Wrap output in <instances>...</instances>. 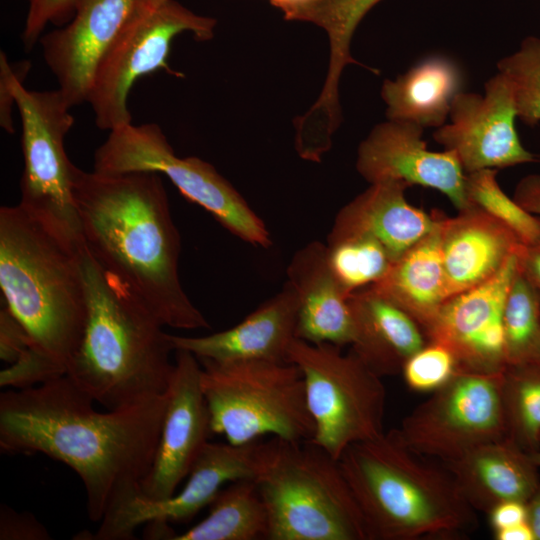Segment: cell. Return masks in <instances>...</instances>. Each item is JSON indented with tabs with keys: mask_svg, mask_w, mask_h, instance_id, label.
Here are the masks:
<instances>
[{
	"mask_svg": "<svg viewBox=\"0 0 540 540\" xmlns=\"http://www.w3.org/2000/svg\"><path fill=\"white\" fill-rule=\"evenodd\" d=\"M67 375L0 394V448L42 453L81 479L91 521L139 492L158 445L164 394L99 412Z\"/></svg>",
	"mask_w": 540,
	"mask_h": 540,
	"instance_id": "6da1fadb",
	"label": "cell"
},
{
	"mask_svg": "<svg viewBox=\"0 0 540 540\" xmlns=\"http://www.w3.org/2000/svg\"><path fill=\"white\" fill-rule=\"evenodd\" d=\"M73 195L82 241L105 270L164 326L209 328L180 282L181 238L160 174H103L74 165Z\"/></svg>",
	"mask_w": 540,
	"mask_h": 540,
	"instance_id": "7a4b0ae2",
	"label": "cell"
},
{
	"mask_svg": "<svg viewBox=\"0 0 540 540\" xmlns=\"http://www.w3.org/2000/svg\"><path fill=\"white\" fill-rule=\"evenodd\" d=\"M79 257L87 315L66 375L107 409L166 393L175 364L164 324L82 242Z\"/></svg>",
	"mask_w": 540,
	"mask_h": 540,
	"instance_id": "3957f363",
	"label": "cell"
},
{
	"mask_svg": "<svg viewBox=\"0 0 540 540\" xmlns=\"http://www.w3.org/2000/svg\"><path fill=\"white\" fill-rule=\"evenodd\" d=\"M338 463L369 540L459 539L478 526L448 468L409 449L395 429L350 445Z\"/></svg>",
	"mask_w": 540,
	"mask_h": 540,
	"instance_id": "277c9868",
	"label": "cell"
},
{
	"mask_svg": "<svg viewBox=\"0 0 540 540\" xmlns=\"http://www.w3.org/2000/svg\"><path fill=\"white\" fill-rule=\"evenodd\" d=\"M79 245L19 204L0 208V288L32 346L66 368L85 329L87 302Z\"/></svg>",
	"mask_w": 540,
	"mask_h": 540,
	"instance_id": "5b68a950",
	"label": "cell"
},
{
	"mask_svg": "<svg viewBox=\"0 0 540 540\" xmlns=\"http://www.w3.org/2000/svg\"><path fill=\"white\" fill-rule=\"evenodd\" d=\"M28 60L10 63L0 53V125L15 131L12 106L21 120L24 170L19 205L64 240L81 244V228L73 195V168L64 140L74 124L71 105L61 91L29 90L24 79Z\"/></svg>",
	"mask_w": 540,
	"mask_h": 540,
	"instance_id": "8992f818",
	"label": "cell"
},
{
	"mask_svg": "<svg viewBox=\"0 0 540 540\" xmlns=\"http://www.w3.org/2000/svg\"><path fill=\"white\" fill-rule=\"evenodd\" d=\"M265 503L267 540H369L338 460L309 441H266L255 479Z\"/></svg>",
	"mask_w": 540,
	"mask_h": 540,
	"instance_id": "52a82bcc",
	"label": "cell"
},
{
	"mask_svg": "<svg viewBox=\"0 0 540 540\" xmlns=\"http://www.w3.org/2000/svg\"><path fill=\"white\" fill-rule=\"evenodd\" d=\"M198 360L211 433L223 435L235 445L267 434L290 441L312 440L315 425L304 379L295 364Z\"/></svg>",
	"mask_w": 540,
	"mask_h": 540,
	"instance_id": "ba28073f",
	"label": "cell"
},
{
	"mask_svg": "<svg viewBox=\"0 0 540 540\" xmlns=\"http://www.w3.org/2000/svg\"><path fill=\"white\" fill-rule=\"evenodd\" d=\"M287 361L302 373L306 402L315 425L312 442L338 460L352 444L384 431L386 390L377 374L350 350L296 338Z\"/></svg>",
	"mask_w": 540,
	"mask_h": 540,
	"instance_id": "9c48e42d",
	"label": "cell"
},
{
	"mask_svg": "<svg viewBox=\"0 0 540 540\" xmlns=\"http://www.w3.org/2000/svg\"><path fill=\"white\" fill-rule=\"evenodd\" d=\"M217 20L196 14L176 0H140L100 58L88 91L96 126L108 132L132 123L128 95L141 77L159 70L181 77L168 65L172 41L189 32L196 40L214 37Z\"/></svg>",
	"mask_w": 540,
	"mask_h": 540,
	"instance_id": "30bf717a",
	"label": "cell"
},
{
	"mask_svg": "<svg viewBox=\"0 0 540 540\" xmlns=\"http://www.w3.org/2000/svg\"><path fill=\"white\" fill-rule=\"evenodd\" d=\"M94 171L163 174L185 198L204 208L237 238L262 248L272 244L265 223L232 184L208 162L178 157L156 123H130L109 131L95 151Z\"/></svg>",
	"mask_w": 540,
	"mask_h": 540,
	"instance_id": "8fae6325",
	"label": "cell"
},
{
	"mask_svg": "<svg viewBox=\"0 0 540 540\" xmlns=\"http://www.w3.org/2000/svg\"><path fill=\"white\" fill-rule=\"evenodd\" d=\"M502 372L460 369L403 419L395 429L398 437L414 452L442 463L506 437Z\"/></svg>",
	"mask_w": 540,
	"mask_h": 540,
	"instance_id": "7c38bea8",
	"label": "cell"
},
{
	"mask_svg": "<svg viewBox=\"0 0 540 540\" xmlns=\"http://www.w3.org/2000/svg\"><path fill=\"white\" fill-rule=\"evenodd\" d=\"M266 442L245 444L207 442L194 462L185 486L178 494L153 501L138 493L111 508L99 522L94 540H128L149 522H184L209 506L226 483L256 479L263 466Z\"/></svg>",
	"mask_w": 540,
	"mask_h": 540,
	"instance_id": "4fadbf2b",
	"label": "cell"
},
{
	"mask_svg": "<svg viewBox=\"0 0 540 540\" xmlns=\"http://www.w3.org/2000/svg\"><path fill=\"white\" fill-rule=\"evenodd\" d=\"M485 94L460 91L453 99L449 124L434 140L453 152L466 174L538 161L521 143L512 85L500 72L484 85Z\"/></svg>",
	"mask_w": 540,
	"mask_h": 540,
	"instance_id": "5bb4252c",
	"label": "cell"
},
{
	"mask_svg": "<svg viewBox=\"0 0 540 540\" xmlns=\"http://www.w3.org/2000/svg\"><path fill=\"white\" fill-rule=\"evenodd\" d=\"M175 368L158 445L138 494L160 501L175 494L208 442L209 412L203 396L199 360L186 350H175Z\"/></svg>",
	"mask_w": 540,
	"mask_h": 540,
	"instance_id": "9a60e30c",
	"label": "cell"
},
{
	"mask_svg": "<svg viewBox=\"0 0 540 540\" xmlns=\"http://www.w3.org/2000/svg\"><path fill=\"white\" fill-rule=\"evenodd\" d=\"M517 268V254L493 278L449 297L425 330L428 341L447 346L462 370L500 373L506 366L503 310Z\"/></svg>",
	"mask_w": 540,
	"mask_h": 540,
	"instance_id": "2e32d148",
	"label": "cell"
},
{
	"mask_svg": "<svg viewBox=\"0 0 540 540\" xmlns=\"http://www.w3.org/2000/svg\"><path fill=\"white\" fill-rule=\"evenodd\" d=\"M424 128L412 122L388 120L377 124L360 143L356 169L370 184L398 181L435 189L458 210L470 206L466 173L456 155L431 151Z\"/></svg>",
	"mask_w": 540,
	"mask_h": 540,
	"instance_id": "e0dca14e",
	"label": "cell"
},
{
	"mask_svg": "<svg viewBox=\"0 0 540 540\" xmlns=\"http://www.w3.org/2000/svg\"><path fill=\"white\" fill-rule=\"evenodd\" d=\"M140 0H82L66 24L39 40L58 89L74 107L86 102L95 68Z\"/></svg>",
	"mask_w": 540,
	"mask_h": 540,
	"instance_id": "ac0fdd59",
	"label": "cell"
},
{
	"mask_svg": "<svg viewBox=\"0 0 540 540\" xmlns=\"http://www.w3.org/2000/svg\"><path fill=\"white\" fill-rule=\"evenodd\" d=\"M299 300L286 281L281 291L264 301L237 325L206 336L170 334L174 350L214 361L269 360L288 362L296 339Z\"/></svg>",
	"mask_w": 540,
	"mask_h": 540,
	"instance_id": "d6986e66",
	"label": "cell"
},
{
	"mask_svg": "<svg viewBox=\"0 0 540 540\" xmlns=\"http://www.w3.org/2000/svg\"><path fill=\"white\" fill-rule=\"evenodd\" d=\"M409 186L382 181L370 186L337 213L327 245L370 238L380 242L396 260L438 224L440 213L429 214L410 204L405 197Z\"/></svg>",
	"mask_w": 540,
	"mask_h": 540,
	"instance_id": "ffe728a7",
	"label": "cell"
},
{
	"mask_svg": "<svg viewBox=\"0 0 540 540\" xmlns=\"http://www.w3.org/2000/svg\"><path fill=\"white\" fill-rule=\"evenodd\" d=\"M441 251L449 297L493 278L523 245L503 223L470 204L440 219Z\"/></svg>",
	"mask_w": 540,
	"mask_h": 540,
	"instance_id": "44dd1931",
	"label": "cell"
},
{
	"mask_svg": "<svg viewBox=\"0 0 540 540\" xmlns=\"http://www.w3.org/2000/svg\"><path fill=\"white\" fill-rule=\"evenodd\" d=\"M286 274L299 300L296 337L313 344L351 345L349 296L333 275L327 245L312 241L300 248Z\"/></svg>",
	"mask_w": 540,
	"mask_h": 540,
	"instance_id": "7402d4cb",
	"label": "cell"
},
{
	"mask_svg": "<svg viewBox=\"0 0 540 540\" xmlns=\"http://www.w3.org/2000/svg\"><path fill=\"white\" fill-rule=\"evenodd\" d=\"M443 464L467 502L487 514L502 502L525 503L540 485L539 467L531 454L506 437Z\"/></svg>",
	"mask_w": 540,
	"mask_h": 540,
	"instance_id": "603a6c76",
	"label": "cell"
},
{
	"mask_svg": "<svg viewBox=\"0 0 540 540\" xmlns=\"http://www.w3.org/2000/svg\"><path fill=\"white\" fill-rule=\"evenodd\" d=\"M353 321L351 350L379 377L401 373L428 339L421 326L372 287L348 297Z\"/></svg>",
	"mask_w": 540,
	"mask_h": 540,
	"instance_id": "cb8c5ba5",
	"label": "cell"
},
{
	"mask_svg": "<svg viewBox=\"0 0 540 540\" xmlns=\"http://www.w3.org/2000/svg\"><path fill=\"white\" fill-rule=\"evenodd\" d=\"M437 226L394 260L386 274L371 285L377 293L410 315L425 330L449 298Z\"/></svg>",
	"mask_w": 540,
	"mask_h": 540,
	"instance_id": "d4e9b609",
	"label": "cell"
},
{
	"mask_svg": "<svg viewBox=\"0 0 540 540\" xmlns=\"http://www.w3.org/2000/svg\"><path fill=\"white\" fill-rule=\"evenodd\" d=\"M461 87L462 74L457 64L445 56L433 55L395 80L386 79L381 97L387 105L388 120L439 128L445 124Z\"/></svg>",
	"mask_w": 540,
	"mask_h": 540,
	"instance_id": "484cf974",
	"label": "cell"
},
{
	"mask_svg": "<svg viewBox=\"0 0 540 540\" xmlns=\"http://www.w3.org/2000/svg\"><path fill=\"white\" fill-rule=\"evenodd\" d=\"M268 531V513L256 480L241 479L223 487L207 516L173 540H258L267 539Z\"/></svg>",
	"mask_w": 540,
	"mask_h": 540,
	"instance_id": "4316f807",
	"label": "cell"
},
{
	"mask_svg": "<svg viewBox=\"0 0 540 540\" xmlns=\"http://www.w3.org/2000/svg\"><path fill=\"white\" fill-rule=\"evenodd\" d=\"M501 396L506 438L534 453L540 441V364L506 366Z\"/></svg>",
	"mask_w": 540,
	"mask_h": 540,
	"instance_id": "83f0119b",
	"label": "cell"
},
{
	"mask_svg": "<svg viewBox=\"0 0 540 540\" xmlns=\"http://www.w3.org/2000/svg\"><path fill=\"white\" fill-rule=\"evenodd\" d=\"M508 365L540 364V291L516 268L503 310Z\"/></svg>",
	"mask_w": 540,
	"mask_h": 540,
	"instance_id": "f1b7e54d",
	"label": "cell"
},
{
	"mask_svg": "<svg viewBox=\"0 0 540 540\" xmlns=\"http://www.w3.org/2000/svg\"><path fill=\"white\" fill-rule=\"evenodd\" d=\"M327 248L330 268L347 296L378 282L393 262L386 248L370 238L349 239Z\"/></svg>",
	"mask_w": 540,
	"mask_h": 540,
	"instance_id": "f546056e",
	"label": "cell"
},
{
	"mask_svg": "<svg viewBox=\"0 0 540 540\" xmlns=\"http://www.w3.org/2000/svg\"><path fill=\"white\" fill-rule=\"evenodd\" d=\"M496 169L466 174V192L474 204L507 226L523 245L540 243V216L534 215L510 198L497 181Z\"/></svg>",
	"mask_w": 540,
	"mask_h": 540,
	"instance_id": "4dcf8cb0",
	"label": "cell"
},
{
	"mask_svg": "<svg viewBox=\"0 0 540 540\" xmlns=\"http://www.w3.org/2000/svg\"><path fill=\"white\" fill-rule=\"evenodd\" d=\"M513 88L517 117L526 125L540 121V38L526 37L518 51L497 63Z\"/></svg>",
	"mask_w": 540,
	"mask_h": 540,
	"instance_id": "1f68e13d",
	"label": "cell"
},
{
	"mask_svg": "<svg viewBox=\"0 0 540 540\" xmlns=\"http://www.w3.org/2000/svg\"><path fill=\"white\" fill-rule=\"evenodd\" d=\"M459 370V363L447 346L428 341L405 362L401 374L410 389L433 392L446 384Z\"/></svg>",
	"mask_w": 540,
	"mask_h": 540,
	"instance_id": "d6a6232c",
	"label": "cell"
},
{
	"mask_svg": "<svg viewBox=\"0 0 540 540\" xmlns=\"http://www.w3.org/2000/svg\"><path fill=\"white\" fill-rule=\"evenodd\" d=\"M66 375V368L34 346H29L0 372V386L24 389Z\"/></svg>",
	"mask_w": 540,
	"mask_h": 540,
	"instance_id": "836d02e7",
	"label": "cell"
},
{
	"mask_svg": "<svg viewBox=\"0 0 540 540\" xmlns=\"http://www.w3.org/2000/svg\"><path fill=\"white\" fill-rule=\"evenodd\" d=\"M381 0H316L315 14L328 35L349 43L363 17Z\"/></svg>",
	"mask_w": 540,
	"mask_h": 540,
	"instance_id": "e575fe53",
	"label": "cell"
},
{
	"mask_svg": "<svg viewBox=\"0 0 540 540\" xmlns=\"http://www.w3.org/2000/svg\"><path fill=\"white\" fill-rule=\"evenodd\" d=\"M82 0H25L27 12L21 33L22 44L31 51L49 25L60 27L73 17Z\"/></svg>",
	"mask_w": 540,
	"mask_h": 540,
	"instance_id": "d590c367",
	"label": "cell"
},
{
	"mask_svg": "<svg viewBox=\"0 0 540 540\" xmlns=\"http://www.w3.org/2000/svg\"><path fill=\"white\" fill-rule=\"evenodd\" d=\"M42 523L29 512H17L6 504L0 506V540H49Z\"/></svg>",
	"mask_w": 540,
	"mask_h": 540,
	"instance_id": "8d00e7d4",
	"label": "cell"
},
{
	"mask_svg": "<svg viewBox=\"0 0 540 540\" xmlns=\"http://www.w3.org/2000/svg\"><path fill=\"white\" fill-rule=\"evenodd\" d=\"M32 345L26 329L7 307L0 311V358L12 364Z\"/></svg>",
	"mask_w": 540,
	"mask_h": 540,
	"instance_id": "74e56055",
	"label": "cell"
},
{
	"mask_svg": "<svg viewBox=\"0 0 540 540\" xmlns=\"http://www.w3.org/2000/svg\"><path fill=\"white\" fill-rule=\"evenodd\" d=\"M488 515L494 532L527 522L526 505L521 501L502 502Z\"/></svg>",
	"mask_w": 540,
	"mask_h": 540,
	"instance_id": "f35d334b",
	"label": "cell"
},
{
	"mask_svg": "<svg viewBox=\"0 0 540 540\" xmlns=\"http://www.w3.org/2000/svg\"><path fill=\"white\" fill-rule=\"evenodd\" d=\"M513 198L525 210L540 216V174H529L520 179Z\"/></svg>",
	"mask_w": 540,
	"mask_h": 540,
	"instance_id": "ab89813d",
	"label": "cell"
},
{
	"mask_svg": "<svg viewBox=\"0 0 540 540\" xmlns=\"http://www.w3.org/2000/svg\"><path fill=\"white\" fill-rule=\"evenodd\" d=\"M517 267L540 291V243L521 246L517 253Z\"/></svg>",
	"mask_w": 540,
	"mask_h": 540,
	"instance_id": "60d3db41",
	"label": "cell"
},
{
	"mask_svg": "<svg viewBox=\"0 0 540 540\" xmlns=\"http://www.w3.org/2000/svg\"><path fill=\"white\" fill-rule=\"evenodd\" d=\"M527 523L534 535V540H540V485L525 502Z\"/></svg>",
	"mask_w": 540,
	"mask_h": 540,
	"instance_id": "b9f144b4",
	"label": "cell"
},
{
	"mask_svg": "<svg viewBox=\"0 0 540 540\" xmlns=\"http://www.w3.org/2000/svg\"><path fill=\"white\" fill-rule=\"evenodd\" d=\"M497 540H534V535L527 522L494 532Z\"/></svg>",
	"mask_w": 540,
	"mask_h": 540,
	"instance_id": "7bdbcfd3",
	"label": "cell"
},
{
	"mask_svg": "<svg viewBox=\"0 0 540 540\" xmlns=\"http://www.w3.org/2000/svg\"><path fill=\"white\" fill-rule=\"evenodd\" d=\"M273 6L280 9L287 19L293 12L311 0H268Z\"/></svg>",
	"mask_w": 540,
	"mask_h": 540,
	"instance_id": "ee69618b",
	"label": "cell"
},
{
	"mask_svg": "<svg viewBox=\"0 0 540 540\" xmlns=\"http://www.w3.org/2000/svg\"><path fill=\"white\" fill-rule=\"evenodd\" d=\"M534 462L536 463V465L539 467L540 469V441H539V446L537 448V450L531 454Z\"/></svg>",
	"mask_w": 540,
	"mask_h": 540,
	"instance_id": "f6af8a7d",
	"label": "cell"
},
{
	"mask_svg": "<svg viewBox=\"0 0 540 540\" xmlns=\"http://www.w3.org/2000/svg\"><path fill=\"white\" fill-rule=\"evenodd\" d=\"M146 1H148V2H159L161 0H146Z\"/></svg>",
	"mask_w": 540,
	"mask_h": 540,
	"instance_id": "bcb514c9",
	"label": "cell"
}]
</instances>
